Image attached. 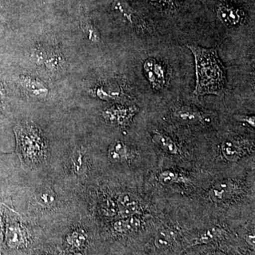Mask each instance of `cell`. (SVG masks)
<instances>
[{
    "label": "cell",
    "mask_w": 255,
    "mask_h": 255,
    "mask_svg": "<svg viewBox=\"0 0 255 255\" xmlns=\"http://www.w3.org/2000/svg\"><path fill=\"white\" fill-rule=\"evenodd\" d=\"M194 55L196 66V87L194 94L198 97L214 95L223 97L227 75L217 50L187 45Z\"/></svg>",
    "instance_id": "obj_1"
},
{
    "label": "cell",
    "mask_w": 255,
    "mask_h": 255,
    "mask_svg": "<svg viewBox=\"0 0 255 255\" xmlns=\"http://www.w3.org/2000/svg\"><path fill=\"white\" fill-rule=\"evenodd\" d=\"M4 224H3L2 219H1V216H0V243H2L4 239Z\"/></svg>",
    "instance_id": "obj_25"
},
{
    "label": "cell",
    "mask_w": 255,
    "mask_h": 255,
    "mask_svg": "<svg viewBox=\"0 0 255 255\" xmlns=\"http://www.w3.org/2000/svg\"><path fill=\"white\" fill-rule=\"evenodd\" d=\"M87 241V233L83 230H77L70 233L67 237V242L70 246L80 248L85 246Z\"/></svg>",
    "instance_id": "obj_20"
},
{
    "label": "cell",
    "mask_w": 255,
    "mask_h": 255,
    "mask_svg": "<svg viewBox=\"0 0 255 255\" xmlns=\"http://www.w3.org/2000/svg\"><path fill=\"white\" fill-rule=\"evenodd\" d=\"M108 157L112 162H123L130 158V149L123 142H114L109 147Z\"/></svg>",
    "instance_id": "obj_14"
},
{
    "label": "cell",
    "mask_w": 255,
    "mask_h": 255,
    "mask_svg": "<svg viewBox=\"0 0 255 255\" xmlns=\"http://www.w3.org/2000/svg\"><path fill=\"white\" fill-rule=\"evenodd\" d=\"M152 141L155 142L156 145L169 155H177L182 153V150L177 142L168 135L161 132H155L152 135Z\"/></svg>",
    "instance_id": "obj_13"
},
{
    "label": "cell",
    "mask_w": 255,
    "mask_h": 255,
    "mask_svg": "<svg viewBox=\"0 0 255 255\" xmlns=\"http://www.w3.org/2000/svg\"><path fill=\"white\" fill-rule=\"evenodd\" d=\"M138 112L134 106L114 105L106 109L102 113L104 119L108 123L117 127H127Z\"/></svg>",
    "instance_id": "obj_3"
},
{
    "label": "cell",
    "mask_w": 255,
    "mask_h": 255,
    "mask_svg": "<svg viewBox=\"0 0 255 255\" xmlns=\"http://www.w3.org/2000/svg\"><path fill=\"white\" fill-rule=\"evenodd\" d=\"M85 153L82 150H78L72 157V167L77 174H82L85 166Z\"/></svg>",
    "instance_id": "obj_22"
},
{
    "label": "cell",
    "mask_w": 255,
    "mask_h": 255,
    "mask_svg": "<svg viewBox=\"0 0 255 255\" xmlns=\"http://www.w3.org/2000/svg\"><path fill=\"white\" fill-rule=\"evenodd\" d=\"M37 201L41 205L48 207L53 205L55 201V197L54 194L50 191H43L38 194Z\"/></svg>",
    "instance_id": "obj_23"
},
{
    "label": "cell",
    "mask_w": 255,
    "mask_h": 255,
    "mask_svg": "<svg viewBox=\"0 0 255 255\" xmlns=\"http://www.w3.org/2000/svg\"><path fill=\"white\" fill-rule=\"evenodd\" d=\"M113 7L119 14L123 16L124 18L132 24L140 25V20L137 17L135 11L123 0H114Z\"/></svg>",
    "instance_id": "obj_19"
},
{
    "label": "cell",
    "mask_w": 255,
    "mask_h": 255,
    "mask_svg": "<svg viewBox=\"0 0 255 255\" xmlns=\"http://www.w3.org/2000/svg\"><path fill=\"white\" fill-rule=\"evenodd\" d=\"M218 16L223 23L228 25H236L241 22L242 16L240 11L231 6H219L217 11Z\"/></svg>",
    "instance_id": "obj_18"
},
{
    "label": "cell",
    "mask_w": 255,
    "mask_h": 255,
    "mask_svg": "<svg viewBox=\"0 0 255 255\" xmlns=\"http://www.w3.org/2000/svg\"><path fill=\"white\" fill-rule=\"evenodd\" d=\"M35 59L37 63L44 64L49 70H58L60 65V58L58 53L46 48H38L35 51Z\"/></svg>",
    "instance_id": "obj_8"
},
{
    "label": "cell",
    "mask_w": 255,
    "mask_h": 255,
    "mask_svg": "<svg viewBox=\"0 0 255 255\" xmlns=\"http://www.w3.org/2000/svg\"><path fill=\"white\" fill-rule=\"evenodd\" d=\"M68 255H82L81 253H71V254Z\"/></svg>",
    "instance_id": "obj_28"
},
{
    "label": "cell",
    "mask_w": 255,
    "mask_h": 255,
    "mask_svg": "<svg viewBox=\"0 0 255 255\" xmlns=\"http://www.w3.org/2000/svg\"><path fill=\"white\" fill-rule=\"evenodd\" d=\"M4 238L6 244L11 248H18L25 243L24 231L18 224L8 226L5 231Z\"/></svg>",
    "instance_id": "obj_12"
},
{
    "label": "cell",
    "mask_w": 255,
    "mask_h": 255,
    "mask_svg": "<svg viewBox=\"0 0 255 255\" xmlns=\"http://www.w3.org/2000/svg\"><path fill=\"white\" fill-rule=\"evenodd\" d=\"M146 76L152 87L155 90H160L166 83V71L162 63L154 58H150L145 60L143 65Z\"/></svg>",
    "instance_id": "obj_4"
},
{
    "label": "cell",
    "mask_w": 255,
    "mask_h": 255,
    "mask_svg": "<svg viewBox=\"0 0 255 255\" xmlns=\"http://www.w3.org/2000/svg\"><path fill=\"white\" fill-rule=\"evenodd\" d=\"M20 82L23 90L31 97L43 98L48 95V90L47 87L36 79L22 76L20 78Z\"/></svg>",
    "instance_id": "obj_9"
},
{
    "label": "cell",
    "mask_w": 255,
    "mask_h": 255,
    "mask_svg": "<svg viewBox=\"0 0 255 255\" xmlns=\"http://www.w3.org/2000/svg\"><path fill=\"white\" fill-rule=\"evenodd\" d=\"M119 214L122 217L136 216L140 211V206L136 199L129 194H122L117 201Z\"/></svg>",
    "instance_id": "obj_6"
},
{
    "label": "cell",
    "mask_w": 255,
    "mask_h": 255,
    "mask_svg": "<svg viewBox=\"0 0 255 255\" xmlns=\"http://www.w3.org/2000/svg\"><path fill=\"white\" fill-rule=\"evenodd\" d=\"M206 255H227L226 253H223L221 251H214L211 252V253H207Z\"/></svg>",
    "instance_id": "obj_27"
},
{
    "label": "cell",
    "mask_w": 255,
    "mask_h": 255,
    "mask_svg": "<svg viewBox=\"0 0 255 255\" xmlns=\"http://www.w3.org/2000/svg\"><path fill=\"white\" fill-rule=\"evenodd\" d=\"M235 119L240 122L246 123L251 127L255 128V117L254 116L247 115H236L235 116Z\"/></svg>",
    "instance_id": "obj_24"
},
{
    "label": "cell",
    "mask_w": 255,
    "mask_h": 255,
    "mask_svg": "<svg viewBox=\"0 0 255 255\" xmlns=\"http://www.w3.org/2000/svg\"><path fill=\"white\" fill-rule=\"evenodd\" d=\"M221 150L223 157L228 162H237L244 155L243 147L236 140H225L221 144Z\"/></svg>",
    "instance_id": "obj_10"
},
{
    "label": "cell",
    "mask_w": 255,
    "mask_h": 255,
    "mask_svg": "<svg viewBox=\"0 0 255 255\" xmlns=\"http://www.w3.org/2000/svg\"><path fill=\"white\" fill-rule=\"evenodd\" d=\"M152 1H156V0H152Z\"/></svg>",
    "instance_id": "obj_29"
},
{
    "label": "cell",
    "mask_w": 255,
    "mask_h": 255,
    "mask_svg": "<svg viewBox=\"0 0 255 255\" xmlns=\"http://www.w3.org/2000/svg\"><path fill=\"white\" fill-rule=\"evenodd\" d=\"M81 26L84 33H85L89 40L95 42V43H98L100 41V33L90 21H87V20L82 21Z\"/></svg>",
    "instance_id": "obj_21"
},
{
    "label": "cell",
    "mask_w": 255,
    "mask_h": 255,
    "mask_svg": "<svg viewBox=\"0 0 255 255\" xmlns=\"http://www.w3.org/2000/svg\"><path fill=\"white\" fill-rule=\"evenodd\" d=\"M141 226V221L137 216L122 218L114 224V229L119 233H128L136 231Z\"/></svg>",
    "instance_id": "obj_15"
},
{
    "label": "cell",
    "mask_w": 255,
    "mask_h": 255,
    "mask_svg": "<svg viewBox=\"0 0 255 255\" xmlns=\"http://www.w3.org/2000/svg\"><path fill=\"white\" fill-rule=\"evenodd\" d=\"M177 237V233L174 230L169 228H163L156 235L154 245L157 249H165L173 244Z\"/></svg>",
    "instance_id": "obj_17"
},
{
    "label": "cell",
    "mask_w": 255,
    "mask_h": 255,
    "mask_svg": "<svg viewBox=\"0 0 255 255\" xmlns=\"http://www.w3.org/2000/svg\"><path fill=\"white\" fill-rule=\"evenodd\" d=\"M15 132L18 150L25 162L37 163L46 156L48 149L46 139L34 124H23L15 129Z\"/></svg>",
    "instance_id": "obj_2"
},
{
    "label": "cell",
    "mask_w": 255,
    "mask_h": 255,
    "mask_svg": "<svg viewBox=\"0 0 255 255\" xmlns=\"http://www.w3.org/2000/svg\"><path fill=\"white\" fill-rule=\"evenodd\" d=\"M159 182L166 185L170 184H186L190 183V179L185 174L172 169H165L158 175Z\"/></svg>",
    "instance_id": "obj_16"
},
{
    "label": "cell",
    "mask_w": 255,
    "mask_h": 255,
    "mask_svg": "<svg viewBox=\"0 0 255 255\" xmlns=\"http://www.w3.org/2000/svg\"><path fill=\"white\" fill-rule=\"evenodd\" d=\"M236 191V183L231 179H223L214 184L209 191V196L214 203L226 202L234 195Z\"/></svg>",
    "instance_id": "obj_5"
},
{
    "label": "cell",
    "mask_w": 255,
    "mask_h": 255,
    "mask_svg": "<svg viewBox=\"0 0 255 255\" xmlns=\"http://www.w3.org/2000/svg\"><path fill=\"white\" fill-rule=\"evenodd\" d=\"M174 117L184 123L196 124L202 123L205 120L204 114L194 107L183 106L174 112Z\"/></svg>",
    "instance_id": "obj_7"
},
{
    "label": "cell",
    "mask_w": 255,
    "mask_h": 255,
    "mask_svg": "<svg viewBox=\"0 0 255 255\" xmlns=\"http://www.w3.org/2000/svg\"><path fill=\"white\" fill-rule=\"evenodd\" d=\"M255 234L254 233H251V234L248 235L246 237V241L250 246L255 248Z\"/></svg>",
    "instance_id": "obj_26"
},
{
    "label": "cell",
    "mask_w": 255,
    "mask_h": 255,
    "mask_svg": "<svg viewBox=\"0 0 255 255\" xmlns=\"http://www.w3.org/2000/svg\"><path fill=\"white\" fill-rule=\"evenodd\" d=\"M225 235H226V231L222 228L218 227V226L210 228L203 231L194 240L192 246L216 243L224 237Z\"/></svg>",
    "instance_id": "obj_11"
}]
</instances>
